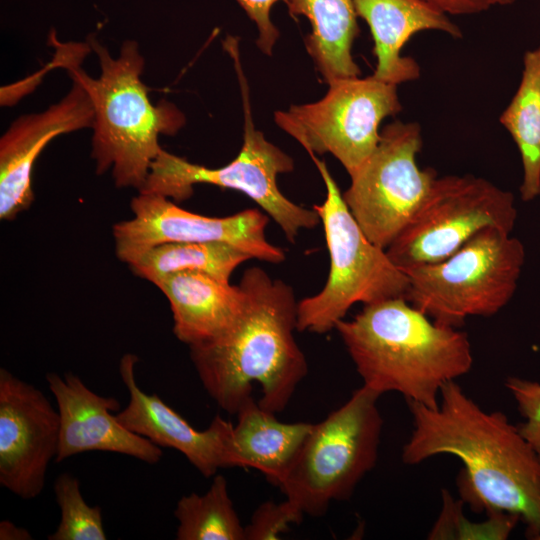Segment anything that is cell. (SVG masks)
<instances>
[{
    "mask_svg": "<svg viewBox=\"0 0 540 540\" xmlns=\"http://www.w3.org/2000/svg\"><path fill=\"white\" fill-rule=\"evenodd\" d=\"M305 514L287 498L279 503L266 501L253 512L245 526V540H275L298 524Z\"/></svg>",
    "mask_w": 540,
    "mask_h": 540,
    "instance_id": "obj_25",
    "label": "cell"
},
{
    "mask_svg": "<svg viewBox=\"0 0 540 540\" xmlns=\"http://www.w3.org/2000/svg\"><path fill=\"white\" fill-rule=\"evenodd\" d=\"M505 386L524 419L517 427L540 456V383L510 376L506 379Z\"/></svg>",
    "mask_w": 540,
    "mask_h": 540,
    "instance_id": "obj_26",
    "label": "cell"
},
{
    "mask_svg": "<svg viewBox=\"0 0 540 540\" xmlns=\"http://www.w3.org/2000/svg\"><path fill=\"white\" fill-rule=\"evenodd\" d=\"M363 385L382 395L439 405L442 387L473 365L468 335L435 323L405 298L366 304L335 327Z\"/></svg>",
    "mask_w": 540,
    "mask_h": 540,
    "instance_id": "obj_4",
    "label": "cell"
},
{
    "mask_svg": "<svg viewBox=\"0 0 540 540\" xmlns=\"http://www.w3.org/2000/svg\"><path fill=\"white\" fill-rule=\"evenodd\" d=\"M516 219L510 191L471 174L437 177L386 252L406 272L449 257L484 228L512 233Z\"/></svg>",
    "mask_w": 540,
    "mask_h": 540,
    "instance_id": "obj_9",
    "label": "cell"
},
{
    "mask_svg": "<svg viewBox=\"0 0 540 540\" xmlns=\"http://www.w3.org/2000/svg\"><path fill=\"white\" fill-rule=\"evenodd\" d=\"M167 298L176 338L188 346L208 342L229 330L245 304L240 285L202 273H177L154 283Z\"/></svg>",
    "mask_w": 540,
    "mask_h": 540,
    "instance_id": "obj_18",
    "label": "cell"
},
{
    "mask_svg": "<svg viewBox=\"0 0 540 540\" xmlns=\"http://www.w3.org/2000/svg\"><path fill=\"white\" fill-rule=\"evenodd\" d=\"M380 396L362 385L313 424L279 486L304 514L322 516L333 501L350 498L376 465L383 428Z\"/></svg>",
    "mask_w": 540,
    "mask_h": 540,
    "instance_id": "obj_7",
    "label": "cell"
},
{
    "mask_svg": "<svg viewBox=\"0 0 540 540\" xmlns=\"http://www.w3.org/2000/svg\"><path fill=\"white\" fill-rule=\"evenodd\" d=\"M94 109L87 91L73 81L69 92L46 110L21 115L0 138V218L10 221L34 201L32 170L50 141L92 128Z\"/></svg>",
    "mask_w": 540,
    "mask_h": 540,
    "instance_id": "obj_14",
    "label": "cell"
},
{
    "mask_svg": "<svg viewBox=\"0 0 540 540\" xmlns=\"http://www.w3.org/2000/svg\"><path fill=\"white\" fill-rule=\"evenodd\" d=\"M32 536L28 530L16 526L8 520L0 522V540H31Z\"/></svg>",
    "mask_w": 540,
    "mask_h": 540,
    "instance_id": "obj_29",
    "label": "cell"
},
{
    "mask_svg": "<svg viewBox=\"0 0 540 540\" xmlns=\"http://www.w3.org/2000/svg\"><path fill=\"white\" fill-rule=\"evenodd\" d=\"M258 30L256 45L266 55H271L280 33L271 20V9L279 1L288 0H236Z\"/></svg>",
    "mask_w": 540,
    "mask_h": 540,
    "instance_id": "obj_27",
    "label": "cell"
},
{
    "mask_svg": "<svg viewBox=\"0 0 540 540\" xmlns=\"http://www.w3.org/2000/svg\"><path fill=\"white\" fill-rule=\"evenodd\" d=\"M311 158L326 188L324 201L313 209L323 225L330 268L323 288L298 301L297 330L324 334L335 329L356 303L406 299L409 279L386 249L362 231L326 163L316 156Z\"/></svg>",
    "mask_w": 540,
    "mask_h": 540,
    "instance_id": "obj_6",
    "label": "cell"
},
{
    "mask_svg": "<svg viewBox=\"0 0 540 540\" xmlns=\"http://www.w3.org/2000/svg\"><path fill=\"white\" fill-rule=\"evenodd\" d=\"M177 540H245V526L230 498L226 478L214 475L202 495L182 496L174 510Z\"/></svg>",
    "mask_w": 540,
    "mask_h": 540,
    "instance_id": "obj_23",
    "label": "cell"
},
{
    "mask_svg": "<svg viewBox=\"0 0 540 540\" xmlns=\"http://www.w3.org/2000/svg\"><path fill=\"white\" fill-rule=\"evenodd\" d=\"M223 45L233 60L242 97L244 134L238 155L224 166L209 168L162 148L138 192L157 194L182 202L192 196L196 184L240 191L259 205L279 225L286 239L294 243L299 231L314 228L321 223L320 217L313 208L308 209L292 202L280 191L277 177L291 172L294 161L268 141L254 125L238 39L227 36Z\"/></svg>",
    "mask_w": 540,
    "mask_h": 540,
    "instance_id": "obj_5",
    "label": "cell"
},
{
    "mask_svg": "<svg viewBox=\"0 0 540 540\" xmlns=\"http://www.w3.org/2000/svg\"><path fill=\"white\" fill-rule=\"evenodd\" d=\"M130 207L133 217L113 226L116 256L128 265L170 242H225L263 262L279 264L286 259L284 250L267 240L268 215L256 208L210 217L185 210L164 196L140 192Z\"/></svg>",
    "mask_w": 540,
    "mask_h": 540,
    "instance_id": "obj_12",
    "label": "cell"
},
{
    "mask_svg": "<svg viewBox=\"0 0 540 540\" xmlns=\"http://www.w3.org/2000/svg\"><path fill=\"white\" fill-rule=\"evenodd\" d=\"M446 15H473L495 7L512 5L516 0H420Z\"/></svg>",
    "mask_w": 540,
    "mask_h": 540,
    "instance_id": "obj_28",
    "label": "cell"
},
{
    "mask_svg": "<svg viewBox=\"0 0 540 540\" xmlns=\"http://www.w3.org/2000/svg\"><path fill=\"white\" fill-rule=\"evenodd\" d=\"M60 522L48 540H106L102 510L84 500L79 480L69 473L60 474L54 483Z\"/></svg>",
    "mask_w": 540,
    "mask_h": 540,
    "instance_id": "obj_24",
    "label": "cell"
},
{
    "mask_svg": "<svg viewBox=\"0 0 540 540\" xmlns=\"http://www.w3.org/2000/svg\"><path fill=\"white\" fill-rule=\"evenodd\" d=\"M524 262L518 238L487 227L449 257L406 271V300L435 323L460 328L468 317L495 315L510 302Z\"/></svg>",
    "mask_w": 540,
    "mask_h": 540,
    "instance_id": "obj_8",
    "label": "cell"
},
{
    "mask_svg": "<svg viewBox=\"0 0 540 540\" xmlns=\"http://www.w3.org/2000/svg\"><path fill=\"white\" fill-rule=\"evenodd\" d=\"M45 378L60 416L57 463L89 451L119 453L150 465L160 461L163 453L158 445L131 432L111 414L120 408L117 399L96 394L70 372L63 377L52 372Z\"/></svg>",
    "mask_w": 540,
    "mask_h": 540,
    "instance_id": "obj_15",
    "label": "cell"
},
{
    "mask_svg": "<svg viewBox=\"0 0 540 540\" xmlns=\"http://www.w3.org/2000/svg\"><path fill=\"white\" fill-rule=\"evenodd\" d=\"M245 304L234 325L217 338L189 346L199 379L217 405L236 414L258 384L264 409L276 414L290 402L308 372L297 344L298 301L293 288L262 268L239 282Z\"/></svg>",
    "mask_w": 540,
    "mask_h": 540,
    "instance_id": "obj_2",
    "label": "cell"
},
{
    "mask_svg": "<svg viewBox=\"0 0 540 540\" xmlns=\"http://www.w3.org/2000/svg\"><path fill=\"white\" fill-rule=\"evenodd\" d=\"M422 145L418 123L396 120L384 126L376 148L342 193L362 231L383 249L408 224L438 177L433 168L419 167Z\"/></svg>",
    "mask_w": 540,
    "mask_h": 540,
    "instance_id": "obj_11",
    "label": "cell"
},
{
    "mask_svg": "<svg viewBox=\"0 0 540 540\" xmlns=\"http://www.w3.org/2000/svg\"><path fill=\"white\" fill-rule=\"evenodd\" d=\"M236 415L228 451L229 467L254 468L279 487L313 424L281 422L252 395Z\"/></svg>",
    "mask_w": 540,
    "mask_h": 540,
    "instance_id": "obj_19",
    "label": "cell"
},
{
    "mask_svg": "<svg viewBox=\"0 0 540 540\" xmlns=\"http://www.w3.org/2000/svg\"><path fill=\"white\" fill-rule=\"evenodd\" d=\"M138 361L131 353L120 360L119 372L128 390L129 402L116 414L117 420L159 447L179 451L204 477H212L220 468L229 467L233 424L217 415L207 429L196 430L157 394L148 395L138 387L135 379Z\"/></svg>",
    "mask_w": 540,
    "mask_h": 540,
    "instance_id": "obj_16",
    "label": "cell"
},
{
    "mask_svg": "<svg viewBox=\"0 0 540 540\" xmlns=\"http://www.w3.org/2000/svg\"><path fill=\"white\" fill-rule=\"evenodd\" d=\"M499 121L520 153L521 199L532 201L540 196V45L525 52L521 81Z\"/></svg>",
    "mask_w": 540,
    "mask_h": 540,
    "instance_id": "obj_21",
    "label": "cell"
},
{
    "mask_svg": "<svg viewBox=\"0 0 540 540\" xmlns=\"http://www.w3.org/2000/svg\"><path fill=\"white\" fill-rule=\"evenodd\" d=\"M57 44V66L87 91L94 109L91 157L96 172L112 171L115 185H144L162 147L160 135H175L185 125L183 112L162 99L153 104L141 76L145 60L137 42L125 41L114 58L94 37L86 44Z\"/></svg>",
    "mask_w": 540,
    "mask_h": 540,
    "instance_id": "obj_3",
    "label": "cell"
},
{
    "mask_svg": "<svg viewBox=\"0 0 540 540\" xmlns=\"http://www.w3.org/2000/svg\"><path fill=\"white\" fill-rule=\"evenodd\" d=\"M252 257L225 242H170L157 245L134 263L131 271L151 283L177 273H202L230 282L237 267Z\"/></svg>",
    "mask_w": 540,
    "mask_h": 540,
    "instance_id": "obj_22",
    "label": "cell"
},
{
    "mask_svg": "<svg viewBox=\"0 0 540 540\" xmlns=\"http://www.w3.org/2000/svg\"><path fill=\"white\" fill-rule=\"evenodd\" d=\"M60 416L41 390L0 369V484L21 499L38 497L56 458Z\"/></svg>",
    "mask_w": 540,
    "mask_h": 540,
    "instance_id": "obj_13",
    "label": "cell"
},
{
    "mask_svg": "<svg viewBox=\"0 0 540 540\" xmlns=\"http://www.w3.org/2000/svg\"><path fill=\"white\" fill-rule=\"evenodd\" d=\"M286 4L292 16H304L311 25L305 46L324 82L361 75L352 56L359 35L354 0H288Z\"/></svg>",
    "mask_w": 540,
    "mask_h": 540,
    "instance_id": "obj_20",
    "label": "cell"
},
{
    "mask_svg": "<svg viewBox=\"0 0 540 540\" xmlns=\"http://www.w3.org/2000/svg\"><path fill=\"white\" fill-rule=\"evenodd\" d=\"M413 429L402 461L417 465L440 454L459 458L462 500L490 515H515L528 539L540 540V456L517 425L487 412L455 382L446 383L438 407L407 401Z\"/></svg>",
    "mask_w": 540,
    "mask_h": 540,
    "instance_id": "obj_1",
    "label": "cell"
},
{
    "mask_svg": "<svg viewBox=\"0 0 540 540\" xmlns=\"http://www.w3.org/2000/svg\"><path fill=\"white\" fill-rule=\"evenodd\" d=\"M323 98L274 113L275 123L309 154H332L353 175L380 140V124L402 111L397 85L375 78H342Z\"/></svg>",
    "mask_w": 540,
    "mask_h": 540,
    "instance_id": "obj_10",
    "label": "cell"
},
{
    "mask_svg": "<svg viewBox=\"0 0 540 540\" xmlns=\"http://www.w3.org/2000/svg\"><path fill=\"white\" fill-rule=\"evenodd\" d=\"M358 17L369 26L377 63L373 76L399 85L420 77V66L402 48L420 31L435 30L459 39L460 27L448 15L420 0H354Z\"/></svg>",
    "mask_w": 540,
    "mask_h": 540,
    "instance_id": "obj_17",
    "label": "cell"
}]
</instances>
